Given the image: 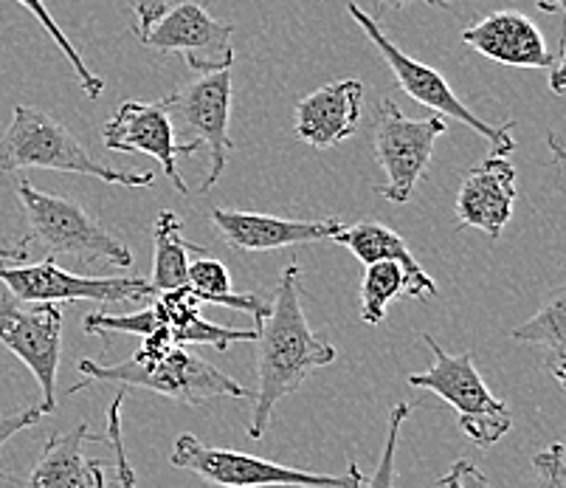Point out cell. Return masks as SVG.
I'll return each instance as SVG.
<instances>
[{
	"label": "cell",
	"mask_w": 566,
	"mask_h": 488,
	"mask_svg": "<svg viewBox=\"0 0 566 488\" xmlns=\"http://www.w3.org/2000/svg\"><path fill=\"white\" fill-rule=\"evenodd\" d=\"M406 297V274L392 260L369 263L361 277V320L367 325H380L386 308Z\"/></svg>",
	"instance_id": "cell-24"
},
{
	"label": "cell",
	"mask_w": 566,
	"mask_h": 488,
	"mask_svg": "<svg viewBox=\"0 0 566 488\" xmlns=\"http://www.w3.org/2000/svg\"><path fill=\"white\" fill-rule=\"evenodd\" d=\"M181 218L175 212H161L153 226V277L150 282L153 297L164 291L187 289V269L189 255H200L195 243H187L181 235Z\"/></svg>",
	"instance_id": "cell-22"
},
{
	"label": "cell",
	"mask_w": 566,
	"mask_h": 488,
	"mask_svg": "<svg viewBox=\"0 0 566 488\" xmlns=\"http://www.w3.org/2000/svg\"><path fill=\"white\" fill-rule=\"evenodd\" d=\"M169 464L220 488H361L364 482L358 464H349L344 475H318V471L271 464V460L237 449H214V446L200 444L195 435H181L175 440Z\"/></svg>",
	"instance_id": "cell-6"
},
{
	"label": "cell",
	"mask_w": 566,
	"mask_h": 488,
	"mask_svg": "<svg viewBox=\"0 0 566 488\" xmlns=\"http://www.w3.org/2000/svg\"><path fill=\"white\" fill-rule=\"evenodd\" d=\"M411 415V407L409 404H395L392 413H389V420H386V444H384V455H380L378 466H375V471L369 475L367 482H361V488H395V480H398V466H395V460H398V440H400V429H403V424L409 420Z\"/></svg>",
	"instance_id": "cell-26"
},
{
	"label": "cell",
	"mask_w": 566,
	"mask_h": 488,
	"mask_svg": "<svg viewBox=\"0 0 566 488\" xmlns=\"http://www.w3.org/2000/svg\"><path fill=\"white\" fill-rule=\"evenodd\" d=\"M426 347L431 351L434 362L423 373H411L406 382L409 387L431 390L440 395L449 407L457 409L462 433L473 440L476 446H493L511 433L513 413L502 398L488 390L485 378L480 376L476 362L471 353H460V356H449L442 351L440 342L426 333Z\"/></svg>",
	"instance_id": "cell-5"
},
{
	"label": "cell",
	"mask_w": 566,
	"mask_h": 488,
	"mask_svg": "<svg viewBox=\"0 0 566 488\" xmlns=\"http://www.w3.org/2000/svg\"><path fill=\"white\" fill-rule=\"evenodd\" d=\"M18 169L74 173V176H87L105 184H122V187L156 184L153 173H133V169H116L96 162L63 122L54 120L51 113L25 105L14 107L12 122L0 133V173H18Z\"/></svg>",
	"instance_id": "cell-3"
},
{
	"label": "cell",
	"mask_w": 566,
	"mask_h": 488,
	"mask_svg": "<svg viewBox=\"0 0 566 488\" xmlns=\"http://www.w3.org/2000/svg\"><path fill=\"white\" fill-rule=\"evenodd\" d=\"M20 7L25 9V12H32L34 18H38V23L43 25L45 34H49L51 40L56 43V49L63 51L65 60L71 63V69H74L76 80H80V89L85 91L87 100H96V96H102V91H105V80H102L99 74H94V71L87 69L85 60L80 56V51L74 49V43H71L69 38H65V32L56 25V20L51 18L49 7H45V0H18Z\"/></svg>",
	"instance_id": "cell-25"
},
{
	"label": "cell",
	"mask_w": 566,
	"mask_h": 488,
	"mask_svg": "<svg viewBox=\"0 0 566 488\" xmlns=\"http://www.w3.org/2000/svg\"><path fill=\"white\" fill-rule=\"evenodd\" d=\"M164 12H167V0H136V32L147 29Z\"/></svg>",
	"instance_id": "cell-31"
},
{
	"label": "cell",
	"mask_w": 566,
	"mask_h": 488,
	"mask_svg": "<svg viewBox=\"0 0 566 488\" xmlns=\"http://www.w3.org/2000/svg\"><path fill=\"white\" fill-rule=\"evenodd\" d=\"M0 282L20 302H138L153 297L142 277H82L71 274L54 257L34 266H0Z\"/></svg>",
	"instance_id": "cell-13"
},
{
	"label": "cell",
	"mask_w": 566,
	"mask_h": 488,
	"mask_svg": "<svg viewBox=\"0 0 566 488\" xmlns=\"http://www.w3.org/2000/svg\"><path fill=\"white\" fill-rule=\"evenodd\" d=\"M566 289L558 285L547 294L544 305L538 308L533 320H527L524 325L513 328L511 339L524 344H538L544 351V364H547L549 376L555 378V384L566 387Z\"/></svg>",
	"instance_id": "cell-21"
},
{
	"label": "cell",
	"mask_w": 566,
	"mask_h": 488,
	"mask_svg": "<svg viewBox=\"0 0 566 488\" xmlns=\"http://www.w3.org/2000/svg\"><path fill=\"white\" fill-rule=\"evenodd\" d=\"M23 308L12 294L0 297V344L9 347L25 367L32 370L43 393V409L56 407V370L63 353V308L56 302H32Z\"/></svg>",
	"instance_id": "cell-11"
},
{
	"label": "cell",
	"mask_w": 566,
	"mask_h": 488,
	"mask_svg": "<svg viewBox=\"0 0 566 488\" xmlns=\"http://www.w3.org/2000/svg\"><path fill=\"white\" fill-rule=\"evenodd\" d=\"M347 12L355 23L361 25V32L367 34L369 43L375 45V51L380 54V60L386 63V69L392 71V76H395V82L400 85V91H406L411 100L420 102V105L429 107V111L440 113V116H451V120L462 122V125H468L471 131L480 133V136H485L488 145H491V150L496 153V156H511V153L516 150V142H513L516 122L491 125V122L480 120V116H476L471 107L462 105L460 96L454 94V89H451L449 82H446V76H442L440 71L431 69V65H426V63H420V60H415V56H409L403 49H398L392 40L386 38V34L380 32L378 20H375L373 14H367L361 7H355V3H349Z\"/></svg>",
	"instance_id": "cell-7"
},
{
	"label": "cell",
	"mask_w": 566,
	"mask_h": 488,
	"mask_svg": "<svg viewBox=\"0 0 566 488\" xmlns=\"http://www.w3.org/2000/svg\"><path fill=\"white\" fill-rule=\"evenodd\" d=\"M302 269L287 263L276 282V300L256 325V390L251 395L249 438L265 435L274 407L296 393L318 367L336 362V347L311 331L302 308Z\"/></svg>",
	"instance_id": "cell-1"
},
{
	"label": "cell",
	"mask_w": 566,
	"mask_h": 488,
	"mask_svg": "<svg viewBox=\"0 0 566 488\" xmlns=\"http://www.w3.org/2000/svg\"><path fill=\"white\" fill-rule=\"evenodd\" d=\"M164 102H167L175 136H189L209 150L212 167L206 173V181L200 184V193H209L220 181L226 158L234 150V142L229 136L231 69L200 74L198 80L187 82L175 94L164 96Z\"/></svg>",
	"instance_id": "cell-10"
},
{
	"label": "cell",
	"mask_w": 566,
	"mask_h": 488,
	"mask_svg": "<svg viewBox=\"0 0 566 488\" xmlns=\"http://www.w3.org/2000/svg\"><path fill=\"white\" fill-rule=\"evenodd\" d=\"M516 167L504 156H491L462 178L457 193V220L462 229H480L488 238L499 240L507 220L516 209Z\"/></svg>",
	"instance_id": "cell-15"
},
{
	"label": "cell",
	"mask_w": 566,
	"mask_h": 488,
	"mask_svg": "<svg viewBox=\"0 0 566 488\" xmlns=\"http://www.w3.org/2000/svg\"><path fill=\"white\" fill-rule=\"evenodd\" d=\"M364 105V82L336 80L302 96L293 107V131L305 145L324 150L347 142Z\"/></svg>",
	"instance_id": "cell-18"
},
{
	"label": "cell",
	"mask_w": 566,
	"mask_h": 488,
	"mask_svg": "<svg viewBox=\"0 0 566 488\" xmlns=\"http://www.w3.org/2000/svg\"><path fill=\"white\" fill-rule=\"evenodd\" d=\"M91 440H99V435L85 420L69 433L51 435L23 488H105V464L85 451Z\"/></svg>",
	"instance_id": "cell-19"
},
{
	"label": "cell",
	"mask_w": 566,
	"mask_h": 488,
	"mask_svg": "<svg viewBox=\"0 0 566 488\" xmlns=\"http://www.w3.org/2000/svg\"><path fill=\"white\" fill-rule=\"evenodd\" d=\"M203 302L189 289L156 294V302L138 313H91L85 316V333H130V336H164L172 344H212L214 351H229L231 342H254L256 331L214 325L200 316Z\"/></svg>",
	"instance_id": "cell-9"
},
{
	"label": "cell",
	"mask_w": 566,
	"mask_h": 488,
	"mask_svg": "<svg viewBox=\"0 0 566 488\" xmlns=\"http://www.w3.org/2000/svg\"><path fill=\"white\" fill-rule=\"evenodd\" d=\"M32 255V243L25 240H3L0 238V263H25Z\"/></svg>",
	"instance_id": "cell-32"
},
{
	"label": "cell",
	"mask_w": 566,
	"mask_h": 488,
	"mask_svg": "<svg viewBox=\"0 0 566 488\" xmlns=\"http://www.w3.org/2000/svg\"><path fill=\"white\" fill-rule=\"evenodd\" d=\"M564 60H566V38L564 32L558 34V51H555V63L549 65V85H553V94H564L566 82H564Z\"/></svg>",
	"instance_id": "cell-33"
},
{
	"label": "cell",
	"mask_w": 566,
	"mask_h": 488,
	"mask_svg": "<svg viewBox=\"0 0 566 488\" xmlns=\"http://www.w3.org/2000/svg\"><path fill=\"white\" fill-rule=\"evenodd\" d=\"M80 373L85 382L69 390V395L102 384H125V387L150 390L164 398L181 401L187 407H200L214 398H249V390L240 382L220 373L214 364L203 362L198 353L187 351L184 344H172L153 333L144 336L142 347L127 362L102 364L94 359H80Z\"/></svg>",
	"instance_id": "cell-2"
},
{
	"label": "cell",
	"mask_w": 566,
	"mask_h": 488,
	"mask_svg": "<svg viewBox=\"0 0 566 488\" xmlns=\"http://www.w3.org/2000/svg\"><path fill=\"white\" fill-rule=\"evenodd\" d=\"M147 49L161 54H181L198 74H214L234 65L231 34L234 25L206 12L195 0H184L136 32Z\"/></svg>",
	"instance_id": "cell-12"
},
{
	"label": "cell",
	"mask_w": 566,
	"mask_h": 488,
	"mask_svg": "<svg viewBox=\"0 0 566 488\" xmlns=\"http://www.w3.org/2000/svg\"><path fill=\"white\" fill-rule=\"evenodd\" d=\"M333 240L353 251L364 266L380 263V260L398 263L406 274V297L409 300L426 302L437 294V282L426 274L423 266L417 263L411 249L406 246V240L389 226L378 224V220H361L355 226H342Z\"/></svg>",
	"instance_id": "cell-20"
},
{
	"label": "cell",
	"mask_w": 566,
	"mask_h": 488,
	"mask_svg": "<svg viewBox=\"0 0 566 488\" xmlns=\"http://www.w3.org/2000/svg\"><path fill=\"white\" fill-rule=\"evenodd\" d=\"M212 224L226 243L243 251H274L287 249V246L333 240L344 226L338 218L296 220L280 218V215L237 212V209L220 207L212 209Z\"/></svg>",
	"instance_id": "cell-16"
},
{
	"label": "cell",
	"mask_w": 566,
	"mask_h": 488,
	"mask_svg": "<svg viewBox=\"0 0 566 488\" xmlns=\"http://www.w3.org/2000/svg\"><path fill=\"white\" fill-rule=\"evenodd\" d=\"M535 7L542 9L544 14H560L566 7V0H535Z\"/></svg>",
	"instance_id": "cell-35"
},
{
	"label": "cell",
	"mask_w": 566,
	"mask_h": 488,
	"mask_svg": "<svg viewBox=\"0 0 566 488\" xmlns=\"http://www.w3.org/2000/svg\"><path fill=\"white\" fill-rule=\"evenodd\" d=\"M462 43L493 63L513 69H549L555 63L538 25L516 9H499L468 25Z\"/></svg>",
	"instance_id": "cell-17"
},
{
	"label": "cell",
	"mask_w": 566,
	"mask_h": 488,
	"mask_svg": "<svg viewBox=\"0 0 566 488\" xmlns=\"http://www.w3.org/2000/svg\"><path fill=\"white\" fill-rule=\"evenodd\" d=\"M187 289L198 297L200 302H209V305H223L234 308L240 313H249L254 316L256 325L268 316L271 305L262 302L260 297L245 291V294H234L231 291V274L220 260L212 257H195L187 269Z\"/></svg>",
	"instance_id": "cell-23"
},
{
	"label": "cell",
	"mask_w": 566,
	"mask_h": 488,
	"mask_svg": "<svg viewBox=\"0 0 566 488\" xmlns=\"http://www.w3.org/2000/svg\"><path fill=\"white\" fill-rule=\"evenodd\" d=\"M440 486L442 488H493L491 482H488L485 471L473 464V460H457V464L449 469V475L440 477Z\"/></svg>",
	"instance_id": "cell-30"
},
{
	"label": "cell",
	"mask_w": 566,
	"mask_h": 488,
	"mask_svg": "<svg viewBox=\"0 0 566 488\" xmlns=\"http://www.w3.org/2000/svg\"><path fill=\"white\" fill-rule=\"evenodd\" d=\"M442 133H446L442 116L409 120L398 107V102L389 96L380 100L378 111H375L373 147L386 184L375 187V193L392 204H409L417 184L423 181L437 138Z\"/></svg>",
	"instance_id": "cell-8"
},
{
	"label": "cell",
	"mask_w": 566,
	"mask_h": 488,
	"mask_svg": "<svg viewBox=\"0 0 566 488\" xmlns=\"http://www.w3.org/2000/svg\"><path fill=\"white\" fill-rule=\"evenodd\" d=\"M533 488H566V449L564 444H549L533 457Z\"/></svg>",
	"instance_id": "cell-28"
},
{
	"label": "cell",
	"mask_w": 566,
	"mask_h": 488,
	"mask_svg": "<svg viewBox=\"0 0 566 488\" xmlns=\"http://www.w3.org/2000/svg\"><path fill=\"white\" fill-rule=\"evenodd\" d=\"M43 415H49L43 409V404H25V407H14L7 409V413H0V449H3V444H7L9 438H14L20 429H29V426L40 424ZM7 482H12V477L0 469V488L7 486Z\"/></svg>",
	"instance_id": "cell-29"
},
{
	"label": "cell",
	"mask_w": 566,
	"mask_h": 488,
	"mask_svg": "<svg viewBox=\"0 0 566 488\" xmlns=\"http://www.w3.org/2000/svg\"><path fill=\"white\" fill-rule=\"evenodd\" d=\"M102 142L113 153H147V156H153L161 164L164 176L172 181L178 193H189L181 173H178V158L195 156L200 145L198 142H178L175 138V127L164 100H127L125 105L118 107L116 116L105 125Z\"/></svg>",
	"instance_id": "cell-14"
},
{
	"label": "cell",
	"mask_w": 566,
	"mask_h": 488,
	"mask_svg": "<svg viewBox=\"0 0 566 488\" xmlns=\"http://www.w3.org/2000/svg\"><path fill=\"white\" fill-rule=\"evenodd\" d=\"M409 3H417V0H378L380 9H403L409 7ZM420 3H429V7H451V0H420Z\"/></svg>",
	"instance_id": "cell-34"
},
{
	"label": "cell",
	"mask_w": 566,
	"mask_h": 488,
	"mask_svg": "<svg viewBox=\"0 0 566 488\" xmlns=\"http://www.w3.org/2000/svg\"><path fill=\"white\" fill-rule=\"evenodd\" d=\"M18 195L32 232L29 243H40L49 257H76L82 263H107L116 269L133 266L130 249L82 204L63 195L40 193L29 181H20Z\"/></svg>",
	"instance_id": "cell-4"
},
{
	"label": "cell",
	"mask_w": 566,
	"mask_h": 488,
	"mask_svg": "<svg viewBox=\"0 0 566 488\" xmlns=\"http://www.w3.org/2000/svg\"><path fill=\"white\" fill-rule=\"evenodd\" d=\"M122 404H125V393H116V401L107 407V444L116 451V477L122 488H138L136 471H133L130 460H127L125 440H122Z\"/></svg>",
	"instance_id": "cell-27"
}]
</instances>
